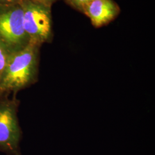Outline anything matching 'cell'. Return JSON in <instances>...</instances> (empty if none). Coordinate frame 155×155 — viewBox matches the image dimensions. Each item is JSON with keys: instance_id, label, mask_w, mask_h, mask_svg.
I'll use <instances>...</instances> for the list:
<instances>
[{"instance_id": "obj_1", "label": "cell", "mask_w": 155, "mask_h": 155, "mask_svg": "<svg viewBox=\"0 0 155 155\" xmlns=\"http://www.w3.org/2000/svg\"><path fill=\"white\" fill-rule=\"evenodd\" d=\"M39 47L30 43L22 50L9 55L0 76V95L16 93L37 81Z\"/></svg>"}, {"instance_id": "obj_2", "label": "cell", "mask_w": 155, "mask_h": 155, "mask_svg": "<svg viewBox=\"0 0 155 155\" xmlns=\"http://www.w3.org/2000/svg\"><path fill=\"white\" fill-rule=\"evenodd\" d=\"M23 16L20 1L0 4V44L9 55L22 50L30 43L24 28Z\"/></svg>"}, {"instance_id": "obj_3", "label": "cell", "mask_w": 155, "mask_h": 155, "mask_svg": "<svg viewBox=\"0 0 155 155\" xmlns=\"http://www.w3.org/2000/svg\"><path fill=\"white\" fill-rule=\"evenodd\" d=\"M24 13V25L30 43L40 46L52 36L51 7L29 0H21Z\"/></svg>"}, {"instance_id": "obj_4", "label": "cell", "mask_w": 155, "mask_h": 155, "mask_svg": "<svg viewBox=\"0 0 155 155\" xmlns=\"http://www.w3.org/2000/svg\"><path fill=\"white\" fill-rule=\"evenodd\" d=\"M18 106V101L14 98L0 99V152L8 155H20Z\"/></svg>"}, {"instance_id": "obj_5", "label": "cell", "mask_w": 155, "mask_h": 155, "mask_svg": "<svg viewBox=\"0 0 155 155\" xmlns=\"http://www.w3.org/2000/svg\"><path fill=\"white\" fill-rule=\"evenodd\" d=\"M95 27L113 20L119 13V8L113 0H93L82 9Z\"/></svg>"}, {"instance_id": "obj_6", "label": "cell", "mask_w": 155, "mask_h": 155, "mask_svg": "<svg viewBox=\"0 0 155 155\" xmlns=\"http://www.w3.org/2000/svg\"><path fill=\"white\" fill-rule=\"evenodd\" d=\"M9 54L3 46L0 44V76L5 66Z\"/></svg>"}, {"instance_id": "obj_7", "label": "cell", "mask_w": 155, "mask_h": 155, "mask_svg": "<svg viewBox=\"0 0 155 155\" xmlns=\"http://www.w3.org/2000/svg\"><path fill=\"white\" fill-rule=\"evenodd\" d=\"M70 3L75 8L82 10L83 7L93 0H68Z\"/></svg>"}, {"instance_id": "obj_8", "label": "cell", "mask_w": 155, "mask_h": 155, "mask_svg": "<svg viewBox=\"0 0 155 155\" xmlns=\"http://www.w3.org/2000/svg\"><path fill=\"white\" fill-rule=\"evenodd\" d=\"M29 1H31L33 2H35V3H36V4H39L40 5L51 7V6L52 4V3L55 0H29Z\"/></svg>"}, {"instance_id": "obj_9", "label": "cell", "mask_w": 155, "mask_h": 155, "mask_svg": "<svg viewBox=\"0 0 155 155\" xmlns=\"http://www.w3.org/2000/svg\"><path fill=\"white\" fill-rule=\"evenodd\" d=\"M21 0H0V4H9L16 3Z\"/></svg>"}]
</instances>
